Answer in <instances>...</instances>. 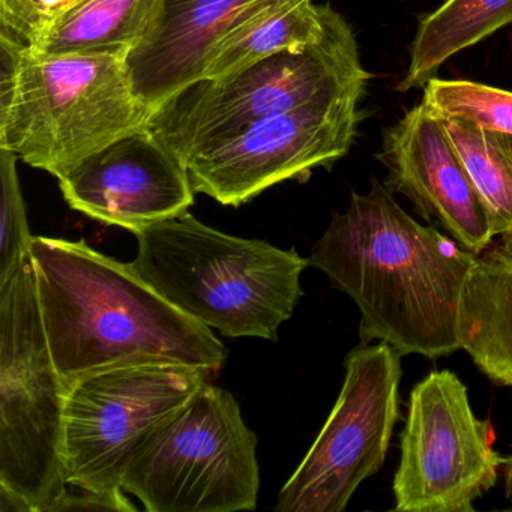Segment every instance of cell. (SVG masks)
Masks as SVG:
<instances>
[{
	"label": "cell",
	"mask_w": 512,
	"mask_h": 512,
	"mask_svg": "<svg viewBox=\"0 0 512 512\" xmlns=\"http://www.w3.org/2000/svg\"><path fill=\"white\" fill-rule=\"evenodd\" d=\"M74 211L137 235L194 205L187 164L148 127L113 140L59 176Z\"/></svg>",
	"instance_id": "cell-12"
},
{
	"label": "cell",
	"mask_w": 512,
	"mask_h": 512,
	"mask_svg": "<svg viewBox=\"0 0 512 512\" xmlns=\"http://www.w3.org/2000/svg\"><path fill=\"white\" fill-rule=\"evenodd\" d=\"M253 0H160L154 22L125 59L136 97L152 110L202 79L212 50Z\"/></svg>",
	"instance_id": "cell-14"
},
{
	"label": "cell",
	"mask_w": 512,
	"mask_h": 512,
	"mask_svg": "<svg viewBox=\"0 0 512 512\" xmlns=\"http://www.w3.org/2000/svg\"><path fill=\"white\" fill-rule=\"evenodd\" d=\"M32 271L53 361L67 386L92 371L167 361L217 373L229 352L211 328L170 304L131 263L85 241L34 236Z\"/></svg>",
	"instance_id": "cell-2"
},
{
	"label": "cell",
	"mask_w": 512,
	"mask_h": 512,
	"mask_svg": "<svg viewBox=\"0 0 512 512\" xmlns=\"http://www.w3.org/2000/svg\"><path fill=\"white\" fill-rule=\"evenodd\" d=\"M152 110L112 56H53L25 47L0 59V148L59 176L113 140L148 127Z\"/></svg>",
	"instance_id": "cell-4"
},
{
	"label": "cell",
	"mask_w": 512,
	"mask_h": 512,
	"mask_svg": "<svg viewBox=\"0 0 512 512\" xmlns=\"http://www.w3.org/2000/svg\"><path fill=\"white\" fill-rule=\"evenodd\" d=\"M458 341L482 373L512 386V239L476 256L461 298Z\"/></svg>",
	"instance_id": "cell-15"
},
{
	"label": "cell",
	"mask_w": 512,
	"mask_h": 512,
	"mask_svg": "<svg viewBox=\"0 0 512 512\" xmlns=\"http://www.w3.org/2000/svg\"><path fill=\"white\" fill-rule=\"evenodd\" d=\"M71 2H74V0H40L41 13H43V23L46 22L49 17H52L53 14L58 13L62 8L70 5Z\"/></svg>",
	"instance_id": "cell-25"
},
{
	"label": "cell",
	"mask_w": 512,
	"mask_h": 512,
	"mask_svg": "<svg viewBox=\"0 0 512 512\" xmlns=\"http://www.w3.org/2000/svg\"><path fill=\"white\" fill-rule=\"evenodd\" d=\"M212 371L178 362H130L67 386L62 431L65 481L101 493L122 490L139 449L175 416Z\"/></svg>",
	"instance_id": "cell-8"
},
{
	"label": "cell",
	"mask_w": 512,
	"mask_h": 512,
	"mask_svg": "<svg viewBox=\"0 0 512 512\" xmlns=\"http://www.w3.org/2000/svg\"><path fill=\"white\" fill-rule=\"evenodd\" d=\"M325 29V5L314 0H253L212 50L202 79H226L278 53L299 52Z\"/></svg>",
	"instance_id": "cell-16"
},
{
	"label": "cell",
	"mask_w": 512,
	"mask_h": 512,
	"mask_svg": "<svg viewBox=\"0 0 512 512\" xmlns=\"http://www.w3.org/2000/svg\"><path fill=\"white\" fill-rule=\"evenodd\" d=\"M476 256L373 181L332 217L307 260L358 305L361 343L434 359L460 349L461 298Z\"/></svg>",
	"instance_id": "cell-1"
},
{
	"label": "cell",
	"mask_w": 512,
	"mask_h": 512,
	"mask_svg": "<svg viewBox=\"0 0 512 512\" xmlns=\"http://www.w3.org/2000/svg\"><path fill=\"white\" fill-rule=\"evenodd\" d=\"M503 239H512V137L469 122L440 118Z\"/></svg>",
	"instance_id": "cell-19"
},
{
	"label": "cell",
	"mask_w": 512,
	"mask_h": 512,
	"mask_svg": "<svg viewBox=\"0 0 512 512\" xmlns=\"http://www.w3.org/2000/svg\"><path fill=\"white\" fill-rule=\"evenodd\" d=\"M136 236L134 271L170 304L226 337L277 341L304 296L308 260L298 251L227 235L190 212Z\"/></svg>",
	"instance_id": "cell-3"
},
{
	"label": "cell",
	"mask_w": 512,
	"mask_h": 512,
	"mask_svg": "<svg viewBox=\"0 0 512 512\" xmlns=\"http://www.w3.org/2000/svg\"><path fill=\"white\" fill-rule=\"evenodd\" d=\"M17 161L19 158L13 152L0 148V286L8 283L31 260L29 251L34 239L29 229Z\"/></svg>",
	"instance_id": "cell-21"
},
{
	"label": "cell",
	"mask_w": 512,
	"mask_h": 512,
	"mask_svg": "<svg viewBox=\"0 0 512 512\" xmlns=\"http://www.w3.org/2000/svg\"><path fill=\"white\" fill-rule=\"evenodd\" d=\"M379 160L388 170V187L470 253L481 254L499 235L445 124L424 104L385 130Z\"/></svg>",
	"instance_id": "cell-13"
},
{
	"label": "cell",
	"mask_w": 512,
	"mask_h": 512,
	"mask_svg": "<svg viewBox=\"0 0 512 512\" xmlns=\"http://www.w3.org/2000/svg\"><path fill=\"white\" fill-rule=\"evenodd\" d=\"M0 31L31 46L43 25L40 0H0Z\"/></svg>",
	"instance_id": "cell-23"
},
{
	"label": "cell",
	"mask_w": 512,
	"mask_h": 512,
	"mask_svg": "<svg viewBox=\"0 0 512 512\" xmlns=\"http://www.w3.org/2000/svg\"><path fill=\"white\" fill-rule=\"evenodd\" d=\"M500 464L490 421L476 418L454 373L433 371L412 389L392 485L397 511L472 512Z\"/></svg>",
	"instance_id": "cell-10"
},
{
	"label": "cell",
	"mask_w": 512,
	"mask_h": 512,
	"mask_svg": "<svg viewBox=\"0 0 512 512\" xmlns=\"http://www.w3.org/2000/svg\"><path fill=\"white\" fill-rule=\"evenodd\" d=\"M160 0H74L46 20L31 49L53 56H112L125 62L154 22Z\"/></svg>",
	"instance_id": "cell-17"
},
{
	"label": "cell",
	"mask_w": 512,
	"mask_h": 512,
	"mask_svg": "<svg viewBox=\"0 0 512 512\" xmlns=\"http://www.w3.org/2000/svg\"><path fill=\"white\" fill-rule=\"evenodd\" d=\"M364 95L320 98L199 149L185 160L194 191L238 208L281 182L307 181L349 152Z\"/></svg>",
	"instance_id": "cell-11"
},
{
	"label": "cell",
	"mask_w": 512,
	"mask_h": 512,
	"mask_svg": "<svg viewBox=\"0 0 512 512\" xmlns=\"http://www.w3.org/2000/svg\"><path fill=\"white\" fill-rule=\"evenodd\" d=\"M0 511L2 512H35L32 508L31 503L20 496V494L14 493V491L8 490V488L0 487Z\"/></svg>",
	"instance_id": "cell-24"
},
{
	"label": "cell",
	"mask_w": 512,
	"mask_h": 512,
	"mask_svg": "<svg viewBox=\"0 0 512 512\" xmlns=\"http://www.w3.org/2000/svg\"><path fill=\"white\" fill-rule=\"evenodd\" d=\"M401 356L385 343H361L347 355L337 403L281 488L278 512H343L382 469L400 418Z\"/></svg>",
	"instance_id": "cell-9"
},
{
	"label": "cell",
	"mask_w": 512,
	"mask_h": 512,
	"mask_svg": "<svg viewBox=\"0 0 512 512\" xmlns=\"http://www.w3.org/2000/svg\"><path fill=\"white\" fill-rule=\"evenodd\" d=\"M512 25V0H445L418 22L398 91L424 88L452 56Z\"/></svg>",
	"instance_id": "cell-18"
},
{
	"label": "cell",
	"mask_w": 512,
	"mask_h": 512,
	"mask_svg": "<svg viewBox=\"0 0 512 512\" xmlns=\"http://www.w3.org/2000/svg\"><path fill=\"white\" fill-rule=\"evenodd\" d=\"M503 464H505V466H503V473H505L506 497L512 500V454L508 460L503 461Z\"/></svg>",
	"instance_id": "cell-26"
},
{
	"label": "cell",
	"mask_w": 512,
	"mask_h": 512,
	"mask_svg": "<svg viewBox=\"0 0 512 512\" xmlns=\"http://www.w3.org/2000/svg\"><path fill=\"white\" fill-rule=\"evenodd\" d=\"M325 35L299 52H281L226 79H200L152 113L148 128L182 161L245 127L320 98L367 91L349 23L325 4Z\"/></svg>",
	"instance_id": "cell-5"
},
{
	"label": "cell",
	"mask_w": 512,
	"mask_h": 512,
	"mask_svg": "<svg viewBox=\"0 0 512 512\" xmlns=\"http://www.w3.org/2000/svg\"><path fill=\"white\" fill-rule=\"evenodd\" d=\"M65 395L29 260L0 286V487L25 497L35 512H46L67 487Z\"/></svg>",
	"instance_id": "cell-7"
},
{
	"label": "cell",
	"mask_w": 512,
	"mask_h": 512,
	"mask_svg": "<svg viewBox=\"0 0 512 512\" xmlns=\"http://www.w3.org/2000/svg\"><path fill=\"white\" fill-rule=\"evenodd\" d=\"M67 511L133 512L137 511V508L128 500L125 491L101 493V491L67 484L61 496L47 508L46 512Z\"/></svg>",
	"instance_id": "cell-22"
},
{
	"label": "cell",
	"mask_w": 512,
	"mask_h": 512,
	"mask_svg": "<svg viewBox=\"0 0 512 512\" xmlns=\"http://www.w3.org/2000/svg\"><path fill=\"white\" fill-rule=\"evenodd\" d=\"M422 104L443 119L512 137V92L469 80H428Z\"/></svg>",
	"instance_id": "cell-20"
},
{
	"label": "cell",
	"mask_w": 512,
	"mask_h": 512,
	"mask_svg": "<svg viewBox=\"0 0 512 512\" xmlns=\"http://www.w3.org/2000/svg\"><path fill=\"white\" fill-rule=\"evenodd\" d=\"M257 437L211 380L139 449L122 479L148 512L254 511Z\"/></svg>",
	"instance_id": "cell-6"
}]
</instances>
